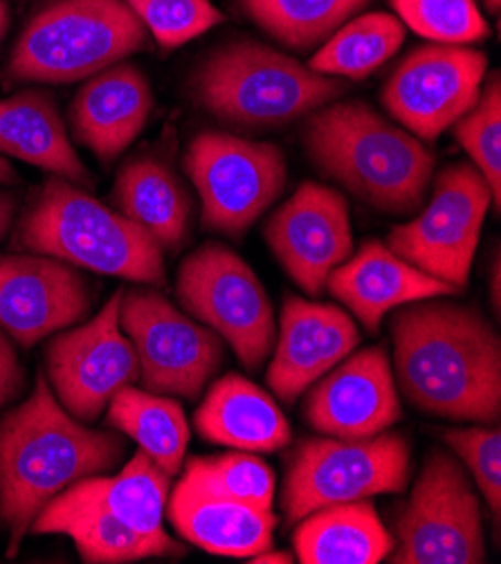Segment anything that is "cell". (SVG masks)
<instances>
[{
    "mask_svg": "<svg viewBox=\"0 0 501 564\" xmlns=\"http://www.w3.org/2000/svg\"><path fill=\"white\" fill-rule=\"evenodd\" d=\"M394 564H481L486 540L479 497L464 464L429 449L410 501L396 520Z\"/></svg>",
    "mask_w": 501,
    "mask_h": 564,
    "instance_id": "cell-8",
    "label": "cell"
},
{
    "mask_svg": "<svg viewBox=\"0 0 501 564\" xmlns=\"http://www.w3.org/2000/svg\"><path fill=\"white\" fill-rule=\"evenodd\" d=\"M153 108L144 73L133 64H116L92 75L75 95L68 120L75 138L99 162H116L142 133Z\"/></svg>",
    "mask_w": 501,
    "mask_h": 564,
    "instance_id": "cell-21",
    "label": "cell"
},
{
    "mask_svg": "<svg viewBox=\"0 0 501 564\" xmlns=\"http://www.w3.org/2000/svg\"><path fill=\"white\" fill-rule=\"evenodd\" d=\"M106 423L133 438L142 453L170 477L183 468L189 425L176 401L129 384L110 399Z\"/></svg>",
    "mask_w": 501,
    "mask_h": 564,
    "instance_id": "cell-27",
    "label": "cell"
},
{
    "mask_svg": "<svg viewBox=\"0 0 501 564\" xmlns=\"http://www.w3.org/2000/svg\"><path fill=\"white\" fill-rule=\"evenodd\" d=\"M0 153L45 169L77 187L92 185V176L68 140L59 106L45 90H21L0 99Z\"/></svg>",
    "mask_w": 501,
    "mask_h": 564,
    "instance_id": "cell-24",
    "label": "cell"
},
{
    "mask_svg": "<svg viewBox=\"0 0 501 564\" xmlns=\"http://www.w3.org/2000/svg\"><path fill=\"white\" fill-rule=\"evenodd\" d=\"M14 209H17V203L10 194H3L0 192V239L6 237L10 223L14 218Z\"/></svg>",
    "mask_w": 501,
    "mask_h": 564,
    "instance_id": "cell-37",
    "label": "cell"
},
{
    "mask_svg": "<svg viewBox=\"0 0 501 564\" xmlns=\"http://www.w3.org/2000/svg\"><path fill=\"white\" fill-rule=\"evenodd\" d=\"M369 0H241L246 14L293 50L322 45Z\"/></svg>",
    "mask_w": 501,
    "mask_h": 564,
    "instance_id": "cell-30",
    "label": "cell"
},
{
    "mask_svg": "<svg viewBox=\"0 0 501 564\" xmlns=\"http://www.w3.org/2000/svg\"><path fill=\"white\" fill-rule=\"evenodd\" d=\"M8 25H10V17H0V41H3L6 32H8Z\"/></svg>",
    "mask_w": 501,
    "mask_h": 564,
    "instance_id": "cell-42",
    "label": "cell"
},
{
    "mask_svg": "<svg viewBox=\"0 0 501 564\" xmlns=\"http://www.w3.org/2000/svg\"><path fill=\"white\" fill-rule=\"evenodd\" d=\"M345 90L342 79L319 75L250 39L220 45L192 77L196 104L218 122L246 133L284 129Z\"/></svg>",
    "mask_w": 501,
    "mask_h": 564,
    "instance_id": "cell-4",
    "label": "cell"
},
{
    "mask_svg": "<svg viewBox=\"0 0 501 564\" xmlns=\"http://www.w3.org/2000/svg\"><path fill=\"white\" fill-rule=\"evenodd\" d=\"M483 3H486V8H488L492 14H497L499 8H501V0H483Z\"/></svg>",
    "mask_w": 501,
    "mask_h": 564,
    "instance_id": "cell-41",
    "label": "cell"
},
{
    "mask_svg": "<svg viewBox=\"0 0 501 564\" xmlns=\"http://www.w3.org/2000/svg\"><path fill=\"white\" fill-rule=\"evenodd\" d=\"M185 477L214 492L259 506V509H272L274 473L254 455L194 457L185 466Z\"/></svg>",
    "mask_w": 501,
    "mask_h": 564,
    "instance_id": "cell-33",
    "label": "cell"
},
{
    "mask_svg": "<svg viewBox=\"0 0 501 564\" xmlns=\"http://www.w3.org/2000/svg\"><path fill=\"white\" fill-rule=\"evenodd\" d=\"M23 384H25V369L19 362L17 349L10 343L8 333L0 330V410L19 397Z\"/></svg>",
    "mask_w": 501,
    "mask_h": 564,
    "instance_id": "cell-36",
    "label": "cell"
},
{
    "mask_svg": "<svg viewBox=\"0 0 501 564\" xmlns=\"http://www.w3.org/2000/svg\"><path fill=\"white\" fill-rule=\"evenodd\" d=\"M455 138L488 183L492 209H501V79L499 73L481 88L477 104L453 127Z\"/></svg>",
    "mask_w": 501,
    "mask_h": 564,
    "instance_id": "cell-31",
    "label": "cell"
},
{
    "mask_svg": "<svg viewBox=\"0 0 501 564\" xmlns=\"http://www.w3.org/2000/svg\"><path fill=\"white\" fill-rule=\"evenodd\" d=\"M113 203L164 250H178L192 223V203L170 164L151 155L129 160L118 174Z\"/></svg>",
    "mask_w": 501,
    "mask_h": 564,
    "instance_id": "cell-25",
    "label": "cell"
},
{
    "mask_svg": "<svg viewBox=\"0 0 501 564\" xmlns=\"http://www.w3.org/2000/svg\"><path fill=\"white\" fill-rule=\"evenodd\" d=\"M250 562H257V564H291L293 562V555L286 553V551H263V553H257L254 557H250Z\"/></svg>",
    "mask_w": 501,
    "mask_h": 564,
    "instance_id": "cell-39",
    "label": "cell"
},
{
    "mask_svg": "<svg viewBox=\"0 0 501 564\" xmlns=\"http://www.w3.org/2000/svg\"><path fill=\"white\" fill-rule=\"evenodd\" d=\"M144 45V23L127 0H52L21 32L8 77L73 84L120 64Z\"/></svg>",
    "mask_w": 501,
    "mask_h": 564,
    "instance_id": "cell-6",
    "label": "cell"
},
{
    "mask_svg": "<svg viewBox=\"0 0 501 564\" xmlns=\"http://www.w3.org/2000/svg\"><path fill=\"white\" fill-rule=\"evenodd\" d=\"M410 481V443L399 432L369 438H306L288 459L282 509L288 524L333 503L401 492Z\"/></svg>",
    "mask_w": 501,
    "mask_h": 564,
    "instance_id": "cell-7",
    "label": "cell"
},
{
    "mask_svg": "<svg viewBox=\"0 0 501 564\" xmlns=\"http://www.w3.org/2000/svg\"><path fill=\"white\" fill-rule=\"evenodd\" d=\"M490 205L488 183L475 164L445 166L425 209L410 223L396 225L386 237V248L425 274L464 289Z\"/></svg>",
    "mask_w": 501,
    "mask_h": 564,
    "instance_id": "cell-11",
    "label": "cell"
},
{
    "mask_svg": "<svg viewBox=\"0 0 501 564\" xmlns=\"http://www.w3.org/2000/svg\"><path fill=\"white\" fill-rule=\"evenodd\" d=\"M405 41V25L399 17L371 12L349 19L315 52L308 68L345 79H367L384 66Z\"/></svg>",
    "mask_w": 501,
    "mask_h": 564,
    "instance_id": "cell-28",
    "label": "cell"
},
{
    "mask_svg": "<svg viewBox=\"0 0 501 564\" xmlns=\"http://www.w3.org/2000/svg\"><path fill=\"white\" fill-rule=\"evenodd\" d=\"M304 147L319 172L386 214H412L425 200L434 155L410 131L362 101H330L313 110Z\"/></svg>",
    "mask_w": 501,
    "mask_h": 564,
    "instance_id": "cell-3",
    "label": "cell"
},
{
    "mask_svg": "<svg viewBox=\"0 0 501 564\" xmlns=\"http://www.w3.org/2000/svg\"><path fill=\"white\" fill-rule=\"evenodd\" d=\"M293 542L304 564H378L394 549L392 533L367 499L333 503L306 516Z\"/></svg>",
    "mask_w": 501,
    "mask_h": 564,
    "instance_id": "cell-26",
    "label": "cell"
},
{
    "mask_svg": "<svg viewBox=\"0 0 501 564\" xmlns=\"http://www.w3.org/2000/svg\"><path fill=\"white\" fill-rule=\"evenodd\" d=\"M127 3L131 6V10H133L135 14H140V8H142V3H144V0H127Z\"/></svg>",
    "mask_w": 501,
    "mask_h": 564,
    "instance_id": "cell-43",
    "label": "cell"
},
{
    "mask_svg": "<svg viewBox=\"0 0 501 564\" xmlns=\"http://www.w3.org/2000/svg\"><path fill=\"white\" fill-rule=\"evenodd\" d=\"M488 56L468 45H423L412 50L382 88L389 118L425 142L453 129L477 104Z\"/></svg>",
    "mask_w": 501,
    "mask_h": 564,
    "instance_id": "cell-14",
    "label": "cell"
},
{
    "mask_svg": "<svg viewBox=\"0 0 501 564\" xmlns=\"http://www.w3.org/2000/svg\"><path fill=\"white\" fill-rule=\"evenodd\" d=\"M90 495L127 527L144 535H164L162 518L170 497V475L160 470L142 449L116 477H86Z\"/></svg>",
    "mask_w": 501,
    "mask_h": 564,
    "instance_id": "cell-29",
    "label": "cell"
},
{
    "mask_svg": "<svg viewBox=\"0 0 501 564\" xmlns=\"http://www.w3.org/2000/svg\"><path fill=\"white\" fill-rule=\"evenodd\" d=\"M401 23L440 45L486 41L490 28L475 0H389Z\"/></svg>",
    "mask_w": 501,
    "mask_h": 564,
    "instance_id": "cell-32",
    "label": "cell"
},
{
    "mask_svg": "<svg viewBox=\"0 0 501 564\" xmlns=\"http://www.w3.org/2000/svg\"><path fill=\"white\" fill-rule=\"evenodd\" d=\"M124 457L120 434L73 419L39 373L25 403L0 419V529L14 557L45 503L73 484L113 470Z\"/></svg>",
    "mask_w": 501,
    "mask_h": 564,
    "instance_id": "cell-2",
    "label": "cell"
},
{
    "mask_svg": "<svg viewBox=\"0 0 501 564\" xmlns=\"http://www.w3.org/2000/svg\"><path fill=\"white\" fill-rule=\"evenodd\" d=\"M263 237L295 284L319 295L328 274L353 254L349 203L326 185L304 183L268 218Z\"/></svg>",
    "mask_w": 501,
    "mask_h": 564,
    "instance_id": "cell-15",
    "label": "cell"
},
{
    "mask_svg": "<svg viewBox=\"0 0 501 564\" xmlns=\"http://www.w3.org/2000/svg\"><path fill=\"white\" fill-rule=\"evenodd\" d=\"M326 289L371 333L378 330L386 313L405 304L459 293V289L410 265L380 241H367L333 270Z\"/></svg>",
    "mask_w": 501,
    "mask_h": 564,
    "instance_id": "cell-19",
    "label": "cell"
},
{
    "mask_svg": "<svg viewBox=\"0 0 501 564\" xmlns=\"http://www.w3.org/2000/svg\"><path fill=\"white\" fill-rule=\"evenodd\" d=\"M194 425L205 441L243 453H274L291 443V425L280 405L239 373L222 376L209 387Z\"/></svg>",
    "mask_w": 501,
    "mask_h": 564,
    "instance_id": "cell-23",
    "label": "cell"
},
{
    "mask_svg": "<svg viewBox=\"0 0 501 564\" xmlns=\"http://www.w3.org/2000/svg\"><path fill=\"white\" fill-rule=\"evenodd\" d=\"M95 302L88 279L45 254H0V330L23 349L79 324Z\"/></svg>",
    "mask_w": 501,
    "mask_h": 564,
    "instance_id": "cell-16",
    "label": "cell"
},
{
    "mask_svg": "<svg viewBox=\"0 0 501 564\" xmlns=\"http://www.w3.org/2000/svg\"><path fill=\"white\" fill-rule=\"evenodd\" d=\"M122 291L86 324L54 335L45 347L47 384L79 423H92L116 393L140 380V362L120 326Z\"/></svg>",
    "mask_w": 501,
    "mask_h": 564,
    "instance_id": "cell-13",
    "label": "cell"
},
{
    "mask_svg": "<svg viewBox=\"0 0 501 564\" xmlns=\"http://www.w3.org/2000/svg\"><path fill=\"white\" fill-rule=\"evenodd\" d=\"M183 308L226 340L246 369L259 371L274 343V313L254 270L228 246L205 243L176 276Z\"/></svg>",
    "mask_w": 501,
    "mask_h": 564,
    "instance_id": "cell-9",
    "label": "cell"
},
{
    "mask_svg": "<svg viewBox=\"0 0 501 564\" xmlns=\"http://www.w3.org/2000/svg\"><path fill=\"white\" fill-rule=\"evenodd\" d=\"M138 17L166 50L198 39L222 21L209 0H144Z\"/></svg>",
    "mask_w": 501,
    "mask_h": 564,
    "instance_id": "cell-35",
    "label": "cell"
},
{
    "mask_svg": "<svg viewBox=\"0 0 501 564\" xmlns=\"http://www.w3.org/2000/svg\"><path fill=\"white\" fill-rule=\"evenodd\" d=\"M396 389L418 412L455 423L497 425L501 343L475 306L440 297L392 315Z\"/></svg>",
    "mask_w": 501,
    "mask_h": 564,
    "instance_id": "cell-1",
    "label": "cell"
},
{
    "mask_svg": "<svg viewBox=\"0 0 501 564\" xmlns=\"http://www.w3.org/2000/svg\"><path fill=\"white\" fill-rule=\"evenodd\" d=\"M185 172L211 232L243 237L286 187V160L276 144L207 131L192 140Z\"/></svg>",
    "mask_w": 501,
    "mask_h": 564,
    "instance_id": "cell-10",
    "label": "cell"
},
{
    "mask_svg": "<svg viewBox=\"0 0 501 564\" xmlns=\"http://www.w3.org/2000/svg\"><path fill=\"white\" fill-rule=\"evenodd\" d=\"M166 518L183 540L226 557H254L268 551L276 527L272 509L214 492L185 475L172 492Z\"/></svg>",
    "mask_w": 501,
    "mask_h": 564,
    "instance_id": "cell-22",
    "label": "cell"
},
{
    "mask_svg": "<svg viewBox=\"0 0 501 564\" xmlns=\"http://www.w3.org/2000/svg\"><path fill=\"white\" fill-rule=\"evenodd\" d=\"M30 533L68 535L81 560L92 564H122L144 557H178L185 549L170 535H144L110 516L84 486V479L50 499L34 518Z\"/></svg>",
    "mask_w": 501,
    "mask_h": 564,
    "instance_id": "cell-20",
    "label": "cell"
},
{
    "mask_svg": "<svg viewBox=\"0 0 501 564\" xmlns=\"http://www.w3.org/2000/svg\"><path fill=\"white\" fill-rule=\"evenodd\" d=\"M304 421L333 438H369L401 421L403 408L384 347L338 362L304 401Z\"/></svg>",
    "mask_w": 501,
    "mask_h": 564,
    "instance_id": "cell-17",
    "label": "cell"
},
{
    "mask_svg": "<svg viewBox=\"0 0 501 564\" xmlns=\"http://www.w3.org/2000/svg\"><path fill=\"white\" fill-rule=\"evenodd\" d=\"M453 455L470 470L492 516L494 540L501 522V432L497 425H470L443 432Z\"/></svg>",
    "mask_w": 501,
    "mask_h": 564,
    "instance_id": "cell-34",
    "label": "cell"
},
{
    "mask_svg": "<svg viewBox=\"0 0 501 564\" xmlns=\"http://www.w3.org/2000/svg\"><path fill=\"white\" fill-rule=\"evenodd\" d=\"M0 17H10V10H8L6 0H0Z\"/></svg>",
    "mask_w": 501,
    "mask_h": 564,
    "instance_id": "cell-44",
    "label": "cell"
},
{
    "mask_svg": "<svg viewBox=\"0 0 501 564\" xmlns=\"http://www.w3.org/2000/svg\"><path fill=\"white\" fill-rule=\"evenodd\" d=\"M12 248L135 284L164 281V252L140 225L59 176L32 196Z\"/></svg>",
    "mask_w": 501,
    "mask_h": 564,
    "instance_id": "cell-5",
    "label": "cell"
},
{
    "mask_svg": "<svg viewBox=\"0 0 501 564\" xmlns=\"http://www.w3.org/2000/svg\"><path fill=\"white\" fill-rule=\"evenodd\" d=\"M501 259L499 254H494V263H492V272H490V300H492V308L499 315V306H501Z\"/></svg>",
    "mask_w": 501,
    "mask_h": 564,
    "instance_id": "cell-38",
    "label": "cell"
},
{
    "mask_svg": "<svg viewBox=\"0 0 501 564\" xmlns=\"http://www.w3.org/2000/svg\"><path fill=\"white\" fill-rule=\"evenodd\" d=\"M120 326L133 343L146 391L194 401L226 362L220 337L153 289L122 291Z\"/></svg>",
    "mask_w": 501,
    "mask_h": 564,
    "instance_id": "cell-12",
    "label": "cell"
},
{
    "mask_svg": "<svg viewBox=\"0 0 501 564\" xmlns=\"http://www.w3.org/2000/svg\"><path fill=\"white\" fill-rule=\"evenodd\" d=\"M17 172L12 169V164H8V160H3L0 158V183L3 185H12V183H17Z\"/></svg>",
    "mask_w": 501,
    "mask_h": 564,
    "instance_id": "cell-40",
    "label": "cell"
},
{
    "mask_svg": "<svg viewBox=\"0 0 501 564\" xmlns=\"http://www.w3.org/2000/svg\"><path fill=\"white\" fill-rule=\"evenodd\" d=\"M358 343L360 330L345 308L291 295L284 300L280 340L265 380L276 399L293 405Z\"/></svg>",
    "mask_w": 501,
    "mask_h": 564,
    "instance_id": "cell-18",
    "label": "cell"
}]
</instances>
